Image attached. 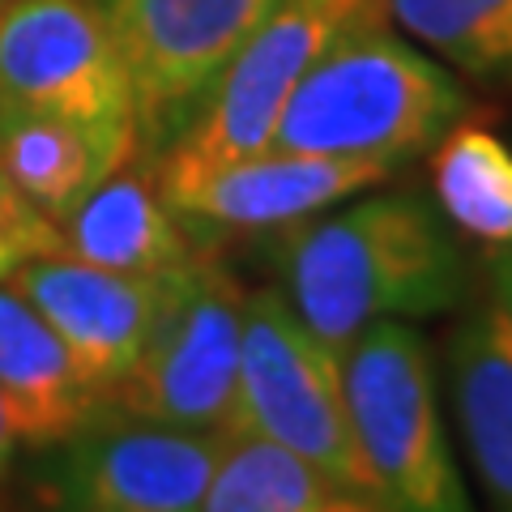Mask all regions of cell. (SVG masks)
Here are the masks:
<instances>
[{"instance_id":"9a60e30c","label":"cell","mask_w":512,"mask_h":512,"mask_svg":"<svg viewBox=\"0 0 512 512\" xmlns=\"http://www.w3.org/2000/svg\"><path fill=\"white\" fill-rule=\"evenodd\" d=\"M111 171L120 167H111L86 128L47 111L0 103V175L52 222H60Z\"/></svg>"},{"instance_id":"5b68a950","label":"cell","mask_w":512,"mask_h":512,"mask_svg":"<svg viewBox=\"0 0 512 512\" xmlns=\"http://www.w3.org/2000/svg\"><path fill=\"white\" fill-rule=\"evenodd\" d=\"M244 299L248 291L218 256L192 252L180 269L163 274L150 333L111 406L150 423L231 436Z\"/></svg>"},{"instance_id":"d4e9b609","label":"cell","mask_w":512,"mask_h":512,"mask_svg":"<svg viewBox=\"0 0 512 512\" xmlns=\"http://www.w3.org/2000/svg\"><path fill=\"white\" fill-rule=\"evenodd\" d=\"M0 9H5V0H0Z\"/></svg>"},{"instance_id":"3957f363","label":"cell","mask_w":512,"mask_h":512,"mask_svg":"<svg viewBox=\"0 0 512 512\" xmlns=\"http://www.w3.org/2000/svg\"><path fill=\"white\" fill-rule=\"evenodd\" d=\"M355 444L376 512H474L448 440L440 372L410 320H380L342 350Z\"/></svg>"},{"instance_id":"ac0fdd59","label":"cell","mask_w":512,"mask_h":512,"mask_svg":"<svg viewBox=\"0 0 512 512\" xmlns=\"http://www.w3.org/2000/svg\"><path fill=\"white\" fill-rule=\"evenodd\" d=\"M338 491L316 466L252 431H235L205 487L201 512H312Z\"/></svg>"},{"instance_id":"44dd1931","label":"cell","mask_w":512,"mask_h":512,"mask_svg":"<svg viewBox=\"0 0 512 512\" xmlns=\"http://www.w3.org/2000/svg\"><path fill=\"white\" fill-rule=\"evenodd\" d=\"M491 303L512 320V248H495L491 256Z\"/></svg>"},{"instance_id":"4fadbf2b","label":"cell","mask_w":512,"mask_h":512,"mask_svg":"<svg viewBox=\"0 0 512 512\" xmlns=\"http://www.w3.org/2000/svg\"><path fill=\"white\" fill-rule=\"evenodd\" d=\"M448 406L491 512H512V320L483 303L444 350Z\"/></svg>"},{"instance_id":"2e32d148","label":"cell","mask_w":512,"mask_h":512,"mask_svg":"<svg viewBox=\"0 0 512 512\" xmlns=\"http://www.w3.org/2000/svg\"><path fill=\"white\" fill-rule=\"evenodd\" d=\"M431 192L453 231L512 248V146L487 124L457 120L431 146Z\"/></svg>"},{"instance_id":"7c38bea8","label":"cell","mask_w":512,"mask_h":512,"mask_svg":"<svg viewBox=\"0 0 512 512\" xmlns=\"http://www.w3.org/2000/svg\"><path fill=\"white\" fill-rule=\"evenodd\" d=\"M0 397L26 453L73 436L111 406L13 282H0Z\"/></svg>"},{"instance_id":"277c9868","label":"cell","mask_w":512,"mask_h":512,"mask_svg":"<svg viewBox=\"0 0 512 512\" xmlns=\"http://www.w3.org/2000/svg\"><path fill=\"white\" fill-rule=\"evenodd\" d=\"M389 22V0H282L227 60L197 116L150 167L163 197L218 167L265 154L295 86L342 35Z\"/></svg>"},{"instance_id":"9c48e42d","label":"cell","mask_w":512,"mask_h":512,"mask_svg":"<svg viewBox=\"0 0 512 512\" xmlns=\"http://www.w3.org/2000/svg\"><path fill=\"white\" fill-rule=\"evenodd\" d=\"M282 0H103L137 94V163L154 167L227 60Z\"/></svg>"},{"instance_id":"8fae6325","label":"cell","mask_w":512,"mask_h":512,"mask_svg":"<svg viewBox=\"0 0 512 512\" xmlns=\"http://www.w3.org/2000/svg\"><path fill=\"white\" fill-rule=\"evenodd\" d=\"M9 282L35 303L90 384L111 402L141 355L163 278H133L69 252H47L26 261Z\"/></svg>"},{"instance_id":"cb8c5ba5","label":"cell","mask_w":512,"mask_h":512,"mask_svg":"<svg viewBox=\"0 0 512 512\" xmlns=\"http://www.w3.org/2000/svg\"><path fill=\"white\" fill-rule=\"evenodd\" d=\"M0 508H5V487H0Z\"/></svg>"},{"instance_id":"603a6c76","label":"cell","mask_w":512,"mask_h":512,"mask_svg":"<svg viewBox=\"0 0 512 512\" xmlns=\"http://www.w3.org/2000/svg\"><path fill=\"white\" fill-rule=\"evenodd\" d=\"M0 512H9V508H0ZM13 512H39V508H30V504H22V508H13Z\"/></svg>"},{"instance_id":"d6986e66","label":"cell","mask_w":512,"mask_h":512,"mask_svg":"<svg viewBox=\"0 0 512 512\" xmlns=\"http://www.w3.org/2000/svg\"><path fill=\"white\" fill-rule=\"evenodd\" d=\"M47 252H64L60 227L0 175V282H9L26 261Z\"/></svg>"},{"instance_id":"8992f818","label":"cell","mask_w":512,"mask_h":512,"mask_svg":"<svg viewBox=\"0 0 512 512\" xmlns=\"http://www.w3.org/2000/svg\"><path fill=\"white\" fill-rule=\"evenodd\" d=\"M0 103L86 128L111 167L137 158L133 73L103 0H5Z\"/></svg>"},{"instance_id":"7a4b0ae2","label":"cell","mask_w":512,"mask_h":512,"mask_svg":"<svg viewBox=\"0 0 512 512\" xmlns=\"http://www.w3.org/2000/svg\"><path fill=\"white\" fill-rule=\"evenodd\" d=\"M466 116L470 94L453 69L410 43V35L389 30V22H372L342 35L312 64L269 150L402 167Z\"/></svg>"},{"instance_id":"ffe728a7","label":"cell","mask_w":512,"mask_h":512,"mask_svg":"<svg viewBox=\"0 0 512 512\" xmlns=\"http://www.w3.org/2000/svg\"><path fill=\"white\" fill-rule=\"evenodd\" d=\"M22 453H26V444L18 436V427H13V414L5 406V397H0V487H9L13 478H18Z\"/></svg>"},{"instance_id":"52a82bcc","label":"cell","mask_w":512,"mask_h":512,"mask_svg":"<svg viewBox=\"0 0 512 512\" xmlns=\"http://www.w3.org/2000/svg\"><path fill=\"white\" fill-rule=\"evenodd\" d=\"M235 431L291 448L338 491L367 500V470L350 427L342 355L303 325L278 286H261L244 299Z\"/></svg>"},{"instance_id":"5bb4252c","label":"cell","mask_w":512,"mask_h":512,"mask_svg":"<svg viewBox=\"0 0 512 512\" xmlns=\"http://www.w3.org/2000/svg\"><path fill=\"white\" fill-rule=\"evenodd\" d=\"M56 227L69 256L133 278H163L197 252L158 192L154 171H141L137 158L103 175Z\"/></svg>"},{"instance_id":"6da1fadb","label":"cell","mask_w":512,"mask_h":512,"mask_svg":"<svg viewBox=\"0 0 512 512\" xmlns=\"http://www.w3.org/2000/svg\"><path fill=\"white\" fill-rule=\"evenodd\" d=\"M278 291L325 346L342 350L380 320H427L466 303L457 231L419 192H372L269 231Z\"/></svg>"},{"instance_id":"ba28073f","label":"cell","mask_w":512,"mask_h":512,"mask_svg":"<svg viewBox=\"0 0 512 512\" xmlns=\"http://www.w3.org/2000/svg\"><path fill=\"white\" fill-rule=\"evenodd\" d=\"M227 436L150 423L107 406L18 466L39 512H201Z\"/></svg>"},{"instance_id":"7402d4cb","label":"cell","mask_w":512,"mask_h":512,"mask_svg":"<svg viewBox=\"0 0 512 512\" xmlns=\"http://www.w3.org/2000/svg\"><path fill=\"white\" fill-rule=\"evenodd\" d=\"M312 512H376V508L367 500H359V495H350V491H329Z\"/></svg>"},{"instance_id":"e0dca14e","label":"cell","mask_w":512,"mask_h":512,"mask_svg":"<svg viewBox=\"0 0 512 512\" xmlns=\"http://www.w3.org/2000/svg\"><path fill=\"white\" fill-rule=\"evenodd\" d=\"M389 22L478 82H512V0H389Z\"/></svg>"},{"instance_id":"30bf717a","label":"cell","mask_w":512,"mask_h":512,"mask_svg":"<svg viewBox=\"0 0 512 512\" xmlns=\"http://www.w3.org/2000/svg\"><path fill=\"white\" fill-rule=\"evenodd\" d=\"M397 167L376 158L265 150L163 197L184 231H282L338 201L372 192Z\"/></svg>"}]
</instances>
